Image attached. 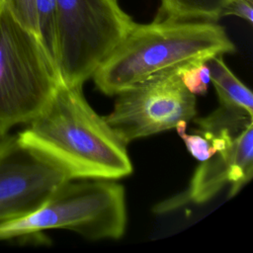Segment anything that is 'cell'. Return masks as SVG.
<instances>
[{"label": "cell", "mask_w": 253, "mask_h": 253, "mask_svg": "<svg viewBox=\"0 0 253 253\" xmlns=\"http://www.w3.org/2000/svg\"><path fill=\"white\" fill-rule=\"evenodd\" d=\"M126 226V194L116 180L79 179L61 184L36 211L0 222V240L67 229L91 240L119 239Z\"/></svg>", "instance_id": "3957f363"}, {"label": "cell", "mask_w": 253, "mask_h": 253, "mask_svg": "<svg viewBox=\"0 0 253 253\" xmlns=\"http://www.w3.org/2000/svg\"><path fill=\"white\" fill-rule=\"evenodd\" d=\"M68 180L18 134H0V222L36 211Z\"/></svg>", "instance_id": "52a82bcc"}, {"label": "cell", "mask_w": 253, "mask_h": 253, "mask_svg": "<svg viewBox=\"0 0 253 253\" xmlns=\"http://www.w3.org/2000/svg\"><path fill=\"white\" fill-rule=\"evenodd\" d=\"M252 175L253 124H250L222 149L202 161L185 191L158 203L153 211L161 214L187 204H205L229 183L228 197L232 198L251 180Z\"/></svg>", "instance_id": "ba28073f"}, {"label": "cell", "mask_w": 253, "mask_h": 253, "mask_svg": "<svg viewBox=\"0 0 253 253\" xmlns=\"http://www.w3.org/2000/svg\"><path fill=\"white\" fill-rule=\"evenodd\" d=\"M235 51L217 22L154 19L134 23L92 78L100 92L115 96L154 74Z\"/></svg>", "instance_id": "7a4b0ae2"}, {"label": "cell", "mask_w": 253, "mask_h": 253, "mask_svg": "<svg viewBox=\"0 0 253 253\" xmlns=\"http://www.w3.org/2000/svg\"><path fill=\"white\" fill-rule=\"evenodd\" d=\"M186 126L187 122L180 121L175 126V128L179 136L183 139L188 151L194 158L202 162L211 158L214 153H216V150L209 139L198 132L188 134L186 132Z\"/></svg>", "instance_id": "4fadbf2b"}, {"label": "cell", "mask_w": 253, "mask_h": 253, "mask_svg": "<svg viewBox=\"0 0 253 253\" xmlns=\"http://www.w3.org/2000/svg\"><path fill=\"white\" fill-rule=\"evenodd\" d=\"M5 2L13 17L39 38L36 0H5Z\"/></svg>", "instance_id": "5bb4252c"}, {"label": "cell", "mask_w": 253, "mask_h": 253, "mask_svg": "<svg viewBox=\"0 0 253 253\" xmlns=\"http://www.w3.org/2000/svg\"><path fill=\"white\" fill-rule=\"evenodd\" d=\"M57 60L61 82L80 86L134 25L118 0H56Z\"/></svg>", "instance_id": "5b68a950"}, {"label": "cell", "mask_w": 253, "mask_h": 253, "mask_svg": "<svg viewBox=\"0 0 253 253\" xmlns=\"http://www.w3.org/2000/svg\"><path fill=\"white\" fill-rule=\"evenodd\" d=\"M179 75L185 87L194 95H204L211 81L207 61H198L179 68Z\"/></svg>", "instance_id": "7c38bea8"}, {"label": "cell", "mask_w": 253, "mask_h": 253, "mask_svg": "<svg viewBox=\"0 0 253 253\" xmlns=\"http://www.w3.org/2000/svg\"><path fill=\"white\" fill-rule=\"evenodd\" d=\"M226 16H235L252 24L253 0H229L220 13V18Z\"/></svg>", "instance_id": "9a60e30c"}, {"label": "cell", "mask_w": 253, "mask_h": 253, "mask_svg": "<svg viewBox=\"0 0 253 253\" xmlns=\"http://www.w3.org/2000/svg\"><path fill=\"white\" fill-rule=\"evenodd\" d=\"M39 39L56 67L57 28L56 0H36ZM57 70V67H56ZM58 73V72H57Z\"/></svg>", "instance_id": "8fae6325"}, {"label": "cell", "mask_w": 253, "mask_h": 253, "mask_svg": "<svg viewBox=\"0 0 253 253\" xmlns=\"http://www.w3.org/2000/svg\"><path fill=\"white\" fill-rule=\"evenodd\" d=\"M59 82L56 67L39 38L0 0V134L32 122Z\"/></svg>", "instance_id": "277c9868"}, {"label": "cell", "mask_w": 253, "mask_h": 253, "mask_svg": "<svg viewBox=\"0 0 253 253\" xmlns=\"http://www.w3.org/2000/svg\"><path fill=\"white\" fill-rule=\"evenodd\" d=\"M18 137L69 180H118L132 172L126 144L89 105L80 86L60 81L46 106Z\"/></svg>", "instance_id": "6da1fadb"}, {"label": "cell", "mask_w": 253, "mask_h": 253, "mask_svg": "<svg viewBox=\"0 0 253 253\" xmlns=\"http://www.w3.org/2000/svg\"><path fill=\"white\" fill-rule=\"evenodd\" d=\"M229 0H160L154 19L217 22Z\"/></svg>", "instance_id": "30bf717a"}, {"label": "cell", "mask_w": 253, "mask_h": 253, "mask_svg": "<svg viewBox=\"0 0 253 253\" xmlns=\"http://www.w3.org/2000/svg\"><path fill=\"white\" fill-rule=\"evenodd\" d=\"M210 69L211 81L212 82L219 105L240 109L253 116V95L227 67L223 55H217L207 60Z\"/></svg>", "instance_id": "9c48e42d"}, {"label": "cell", "mask_w": 253, "mask_h": 253, "mask_svg": "<svg viewBox=\"0 0 253 253\" xmlns=\"http://www.w3.org/2000/svg\"><path fill=\"white\" fill-rule=\"evenodd\" d=\"M105 118L126 143L175 128L197 114L196 95L183 84L179 68L154 74L119 94Z\"/></svg>", "instance_id": "8992f818"}]
</instances>
